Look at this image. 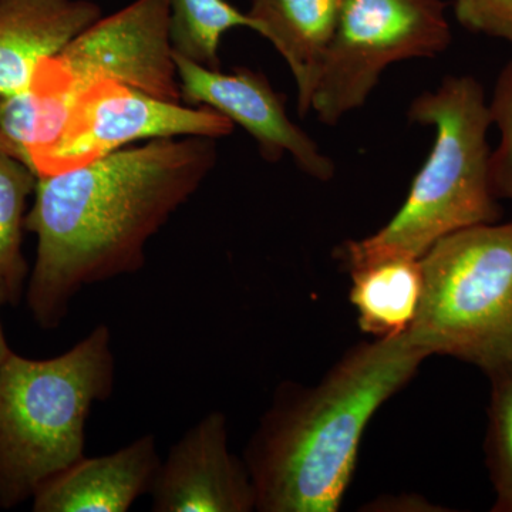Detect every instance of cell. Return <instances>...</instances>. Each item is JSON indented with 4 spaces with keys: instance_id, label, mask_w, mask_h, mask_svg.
<instances>
[{
    "instance_id": "cell-1",
    "label": "cell",
    "mask_w": 512,
    "mask_h": 512,
    "mask_svg": "<svg viewBox=\"0 0 512 512\" xmlns=\"http://www.w3.org/2000/svg\"><path fill=\"white\" fill-rule=\"evenodd\" d=\"M217 160V138H157L37 178L26 215L37 252L25 293L36 325L59 328L86 286L140 271L148 241Z\"/></svg>"
},
{
    "instance_id": "cell-2",
    "label": "cell",
    "mask_w": 512,
    "mask_h": 512,
    "mask_svg": "<svg viewBox=\"0 0 512 512\" xmlns=\"http://www.w3.org/2000/svg\"><path fill=\"white\" fill-rule=\"evenodd\" d=\"M427 357L403 333L350 349L316 386L282 383L245 448L256 511H338L367 424Z\"/></svg>"
},
{
    "instance_id": "cell-3",
    "label": "cell",
    "mask_w": 512,
    "mask_h": 512,
    "mask_svg": "<svg viewBox=\"0 0 512 512\" xmlns=\"http://www.w3.org/2000/svg\"><path fill=\"white\" fill-rule=\"evenodd\" d=\"M407 117L434 128L433 147L392 220L335 252L348 271L384 259H421L460 229L500 220L490 180L493 119L483 84L473 76H447L412 101Z\"/></svg>"
},
{
    "instance_id": "cell-4",
    "label": "cell",
    "mask_w": 512,
    "mask_h": 512,
    "mask_svg": "<svg viewBox=\"0 0 512 512\" xmlns=\"http://www.w3.org/2000/svg\"><path fill=\"white\" fill-rule=\"evenodd\" d=\"M114 383L106 325L50 359L10 350L0 365V508L32 500L47 478L84 457L87 419Z\"/></svg>"
},
{
    "instance_id": "cell-5",
    "label": "cell",
    "mask_w": 512,
    "mask_h": 512,
    "mask_svg": "<svg viewBox=\"0 0 512 512\" xmlns=\"http://www.w3.org/2000/svg\"><path fill=\"white\" fill-rule=\"evenodd\" d=\"M423 295L407 336L485 375L512 362V220L460 229L420 259Z\"/></svg>"
},
{
    "instance_id": "cell-6",
    "label": "cell",
    "mask_w": 512,
    "mask_h": 512,
    "mask_svg": "<svg viewBox=\"0 0 512 512\" xmlns=\"http://www.w3.org/2000/svg\"><path fill=\"white\" fill-rule=\"evenodd\" d=\"M443 0H343L311 111L336 126L365 106L387 67L434 59L450 46Z\"/></svg>"
},
{
    "instance_id": "cell-7",
    "label": "cell",
    "mask_w": 512,
    "mask_h": 512,
    "mask_svg": "<svg viewBox=\"0 0 512 512\" xmlns=\"http://www.w3.org/2000/svg\"><path fill=\"white\" fill-rule=\"evenodd\" d=\"M168 16L170 0H134L87 26L40 64L33 80L72 104L84 90L103 82L183 103Z\"/></svg>"
},
{
    "instance_id": "cell-8",
    "label": "cell",
    "mask_w": 512,
    "mask_h": 512,
    "mask_svg": "<svg viewBox=\"0 0 512 512\" xmlns=\"http://www.w3.org/2000/svg\"><path fill=\"white\" fill-rule=\"evenodd\" d=\"M234 124L208 107L168 101L126 84L103 82L74 100L62 134L32 158L30 168L42 175L74 170L157 138L211 137L220 140Z\"/></svg>"
},
{
    "instance_id": "cell-9",
    "label": "cell",
    "mask_w": 512,
    "mask_h": 512,
    "mask_svg": "<svg viewBox=\"0 0 512 512\" xmlns=\"http://www.w3.org/2000/svg\"><path fill=\"white\" fill-rule=\"evenodd\" d=\"M174 60L184 104L208 107L244 128L268 163H278L288 154L299 170L315 180L326 183L335 177V163L293 123L284 96L275 92L264 73L247 67L224 73L175 53Z\"/></svg>"
},
{
    "instance_id": "cell-10",
    "label": "cell",
    "mask_w": 512,
    "mask_h": 512,
    "mask_svg": "<svg viewBox=\"0 0 512 512\" xmlns=\"http://www.w3.org/2000/svg\"><path fill=\"white\" fill-rule=\"evenodd\" d=\"M150 495L154 512L256 511L254 483L229 450L224 413H208L170 448Z\"/></svg>"
},
{
    "instance_id": "cell-11",
    "label": "cell",
    "mask_w": 512,
    "mask_h": 512,
    "mask_svg": "<svg viewBox=\"0 0 512 512\" xmlns=\"http://www.w3.org/2000/svg\"><path fill=\"white\" fill-rule=\"evenodd\" d=\"M154 436L87 458L47 478L32 497L35 512H127L150 494L161 466Z\"/></svg>"
},
{
    "instance_id": "cell-12",
    "label": "cell",
    "mask_w": 512,
    "mask_h": 512,
    "mask_svg": "<svg viewBox=\"0 0 512 512\" xmlns=\"http://www.w3.org/2000/svg\"><path fill=\"white\" fill-rule=\"evenodd\" d=\"M101 16L92 0H0V96L28 89L40 64Z\"/></svg>"
},
{
    "instance_id": "cell-13",
    "label": "cell",
    "mask_w": 512,
    "mask_h": 512,
    "mask_svg": "<svg viewBox=\"0 0 512 512\" xmlns=\"http://www.w3.org/2000/svg\"><path fill=\"white\" fill-rule=\"evenodd\" d=\"M343 0H251L255 32L288 64L298 94L299 116L311 113L312 97Z\"/></svg>"
},
{
    "instance_id": "cell-14",
    "label": "cell",
    "mask_w": 512,
    "mask_h": 512,
    "mask_svg": "<svg viewBox=\"0 0 512 512\" xmlns=\"http://www.w3.org/2000/svg\"><path fill=\"white\" fill-rule=\"evenodd\" d=\"M349 272L350 302L360 329L376 339L406 333L416 319L423 295L420 259H384Z\"/></svg>"
},
{
    "instance_id": "cell-15",
    "label": "cell",
    "mask_w": 512,
    "mask_h": 512,
    "mask_svg": "<svg viewBox=\"0 0 512 512\" xmlns=\"http://www.w3.org/2000/svg\"><path fill=\"white\" fill-rule=\"evenodd\" d=\"M37 178L25 161L0 148V279L8 286L10 305L22 301L28 286L30 269L22 251L23 232Z\"/></svg>"
},
{
    "instance_id": "cell-16",
    "label": "cell",
    "mask_w": 512,
    "mask_h": 512,
    "mask_svg": "<svg viewBox=\"0 0 512 512\" xmlns=\"http://www.w3.org/2000/svg\"><path fill=\"white\" fill-rule=\"evenodd\" d=\"M239 28L255 32L254 20L228 0H170L171 49L207 69L221 70L222 37Z\"/></svg>"
},
{
    "instance_id": "cell-17",
    "label": "cell",
    "mask_w": 512,
    "mask_h": 512,
    "mask_svg": "<svg viewBox=\"0 0 512 512\" xmlns=\"http://www.w3.org/2000/svg\"><path fill=\"white\" fill-rule=\"evenodd\" d=\"M487 376L491 390L484 451L495 493L491 511L512 512V362Z\"/></svg>"
},
{
    "instance_id": "cell-18",
    "label": "cell",
    "mask_w": 512,
    "mask_h": 512,
    "mask_svg": "<svg viewBox=\"0 0 512 512\" xmlns=\"http://www.w3.org/2000/svg\"><path fill=\"white\" fill-rule=\"evenodd\" d=\"M490 104L498 144L491 151L490 180L497 200L512 201V59L505 64L495 82Z\"/></svg>"
},
{
    "instance_id": "cell-19",
    "label": "cell",
    "mask_w": 512,
    "mask_h": 512,
    "mask_svg": "<svg viewBox=\"0 0 512 512\" xmlns=\"http://www.w3.org/2000/svg\"><path fill=\"white\" fill-rule=\"evenodd\" d=\"M454 15L470 32L512 43V0H454Z\"/></svg>"
},
{
    "instance_id": "cell-20",
    "label": "cell",
    "mask_w": 512,
    "mask_h": 512,
    "mask_svg": "<svg viewBox=\"0 0 512 512\" xmlns=\"http://www.w3.org/2000/svg\"><path fill=\"white\" fill-rule=\"evenodd\" d=\"M6 305H10L8 286H6L5 282L0 279V365H2L3 360L6 359V356H8L10 350H12L9 348L8 340H6L5 330H3L2 323V309L3 306Z\"/></svg>"
}]
</instances>
